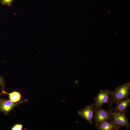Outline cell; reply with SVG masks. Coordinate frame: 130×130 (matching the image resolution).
Listing matches in <instances>:
<instances>
[{
    "instance_id": "6da1fadb",
    "label": "cell",
    "mask_w": 130,
    "mask_h": 130,
    "mask_svg": "<svg viewBox=\"0 0 130 130\" xmlns=\"http://www.w3.org/2000/svg\"><path fill=\"white\" fill-rule=\"evenodd\" d=\"M130 94V83L128 82L116 88L110 94V101L111 104H116L128 98Z\"/></svg>"
},
{
    "instance_id": "7a4b0ae2",
    "label": "cell",
    "mask_w": 130,
    "mask_h": 130,
    "mask_svg": "<svg viewBox=\"0 0 130 130\" xmlns=\"http://www.w3.org/2000/svg\"><path fill=\"white\" fill-rule=\"evenodd\" d=\"M112 92L109 90H100L94 99L95 101L94 103V108H100L104 103H105L108 104L109 107V109H110L111 105L110 101L109 96Z\"/></svg>"
},
{
    "instance_id": "3957f363",
    "label": "cell",
    "mask_w": 130,
    "mask_h": 130,
    "mask_svg": "<svg viewBox=\"0 0 130 130\" xmlns=\"http://www.w3.org/2000/svg\"><path fill=\"white\" fill-rule=\"evenodd\" d=\"M110 111L112 119L117 126L120 128L122 127H125L127 129L130 128V124L126 117V112H119Z\"/></svg>"
},
{
    "instance_id": "277c9868",
    "label": "cell",
    "mask_w": 130,
    "mask_h": 130,
    "mask_svg": "<svg viewBox=\"0 0 130 130\" xmlns=\"http://www.w3.org/2000/svg\"><path fill=\"white\" fill-rule=\"evenodd\" d=\"M94 121L95 126L104 121H109L112 119L110 110L108 111L103 108L95 109Z\"/></svg>"
},
{
    "instance_id": "5b68a950",
    "label": "cell",
    "mask_w": 130,
    "mask_h": 130,
    "mask_svg": "<svg viewBox=\"0 0 130 130\" xmlns=\"http://www.w3.org/2000/svg\"><path fill=\"white\" fill-rule=\"evenodd\" d=\"M27 101L26 99L18 102L14 103L10 100H8L0 98V110L6 115H8L10 111L17 106Z\"/></svg>"
},
{
    "instance_id": "8992f818",
    "label": "cell",
    "mask_w": 130,
    "mask_h": 130,
    "mask_svg": "<svg viewBox=\"0 0 130 130\" xmlns=\"http://www.w3.org/2000/svg\"><path fill=\"white\" fill-rule=\"evenodd\" d=\"M94 103L87 106L82 110H78V116L84 118L87 122L92 124V120L94 117Z\"/></svg>"
},
{
    "instance_id": "52a82bcc",
    "label": "cell",
    "mask_w": 130,
    "mask_h": 130,
    "mask_svg": "<svg viewBox=\"0 0 130 130\" xmlns=\"http://www.w3.org/2000/svg\"><path fill=\"white\" fill-rule=\"evenodd\" d=\"M116 104L115 107L110 110V111L119 112H126V109L130 105V98H128Z\"/></svg>"
},
{
    "instance_id": "ba28073f",
    "label": "cell",
    "mask_w": 130,
    "mask_h": 130,
    "mask_svg": "<svg viewBox=\"0 0 130 130\" xmlns=\"http://www.w3.org/2000/svg\"><path fill=\"white\" fill-rule=\"evenodd\" d=\"M104 121L95 127L99 130H118L120 128L117 126L111 119L110 122Z\"/></svg>"
},
{
    "instance_id": "9c48e42d",
    "label": "cell",
    "mask_w": 130,
    "mask_h": 130,
    "mask_svg": "<svg viewBox=\"0 0 130 130\" xmlns=\"http://www.w3.org/2000/svg\"><path fill=\"white\" fill-rule=\"evenodd\" d=\"M3 94L8 95L10 100L13 102L17 103L19 102L21 99V94L20 92L17 91H14L10 93H8L3 90H2V92L0 94V96Z\"/></svg>"
},
{
    "instance_id": "30bf717a",
    "label": "cell",
    "mask_w": 130,
    "mask_h": 130,
    "mask_svg": "<svg viewBox=\"0 0 130 130\" xmlns=\"http://www.w3.org/2000/svg\"><path fill=\"white\" fill-rule=\"evenodd\" d=\"M17 0H0V2L2 5H6L11 6L13 1Z\"/></svg>"
},
{
    "instance_id": "8fae6325",
    "label": "cell",
    "mask_w": 130,
    "mask_h": 130,
    "mask_svg": "<svg viewBox=\"0 0 130 130\" xmlns=\"http://www.w3.org/2000/svg\"><path fill=\"white\" fill-rule=\"evenodd\" d=\"M23 128L22 125L20 124H17L13 126L11 128V130H21Z\"/></svg>"
},
{
    "instance_id": "7c38bea8",
    "label": "cell",
    "mask_w": 130,
    "mask_h": 130,
    "mask_svg": "<svg viewBox=\"0 0 130 130\" xmlns=\"http://www.w3.org/2000/svg\"><path fill=\"white\" fill-rule=\"evenodd\" d=\"M0 85L1 86L2 90H4V87L5 86V83L3 78L0 76Z\"/></svg>"
}]
</instances>
